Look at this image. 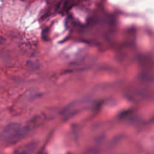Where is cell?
Instances as JSON below:
<instances>
[{
    "label": "cell",
    "mask_w": 154,
    "mask_h": 154,
    "mask_svg": "<svg viewBox=\"0 0 154 154\" xmlns=\"http://www.w3.org/2000/svg\"><path fill=\"white\" fill-rule=\"evenodd\" d=\"M29 131V128L27 126H22L17 123H10L5 127L1 137L7 142L14 143L25 138Z\"/></svg>",
    "instance_id": "1"
},
{
    "label": "cell",
    "mask_w": 154,
    "mask_h": 154,
    "mask_svg": "<svg viewBox=\"0 0 154 154\" xmlns=\"http://www.w3.org/2000/svg\"><path fill=\"white\" fill-rule=\"evenodd\" d=\"M37 143L32 141L26 144L22 147L14 150V154H28L32 153L37 147Z\"/></svg>",
    "instance_id": "2"
},
{
    "label": "cell",
    "mask_w": 154,
    "mask_h": 154,
    "mask_svg": "<svg viewBox=\"0 0 154 154\" xmlns=\"http://www.w3.org/2000/svg\"><path fill=\"white\" fill-rule=\"evenodd\" d=\"M1 38H1V37H0V43H2V40Z\"/></svg>",
    "instance_id": "3"
},
{
    "label": "cell",
    "mask_w": 154,
    "mask_h": 154,
    "mask_svg": "<svg viewBox=\"0 0 154 154\" xmlns=\"http://www.w3.org/2000/svg\"><path fill=\"white\" fill-rule=\"evenodd\" d=\"M20 1H24V0H20Z\"/></svg>",
    "instance_id": "4"
}]
</instances>
